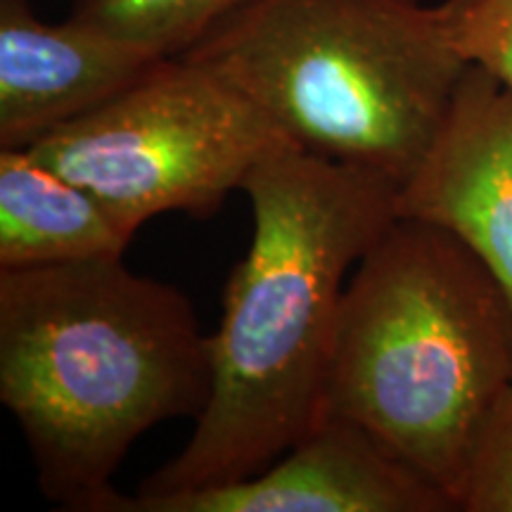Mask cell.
<instances>
[{
    "mask_svg": "<svg viewBox=\"0 0 512 512\" xmlns=\"http://www.w3.org/2000/svg\"><path fill=\"white\" fill-rule=\"evenodd\" d=\"M463 512H512V382L486 420L458 496Z\"/></svg>",
    "mask_w": 512,
    "mask_h": 512,
    "instance_id": "obj_12",
    "label": "cell"
},
{
    "mask_svg": "<svg viewBox=\"0 0 512 512\" xmlns=\"http://www.w3.org/2000/svg\"><path fill=\"white\" fill-rule=\"evenodd\" d=\"M396 216L448 230L512 304V91L470 64L444 124L399 188Z\"/></svg>",
    "mask_w": 512,
    "mask_h": 512,
    "instance_id": "obj_7",
    "label": "cell"
},
{
    "mask_svg": "<svg viewBox=\"0 0 512 512\" xmlns=\"http://www.w3.org/2000/svg\"><path fill=\"white\" fill-rule=\"evenodd\" d=\"M164 60L88 19L48 24L27 0H0V147H31L119 98Z\"/></svg>",
    "mask_w": 512,
    "mask_h": 512,
    "instance_id": "obj_8",
    "label": "cell"
},
{
    "mask_svg": "<svg viewBox=\"0 0 512 512\" xmlns=\"http://www.w3.org/2000/svg\"><path fill=\"white\" fill-rule=\"evenodd\" d=\"M437 486L356 422L328 418L266 470L223 486L155 496L110 491L93 512H448Z\"/></svg>",
    "mask_w": 512,
    "mask_h": 512,
    "instance_id": "obj_6",
    "label": "cell"
},
{
    "mask_svg": "<svg viewBox=\"0 0 512 512\" xmlns=\"http://www.w3.org/2000/svg\"><path fill=\"white\" fill-rule=\"evenodd\" d=\"M254 102L299 150L401 188L467 64L422 0H249L181 55Z\"/></svg>",
    "mask_w": 512,
    "mask_h": 512,
    "instance_id": "obj_4",
    "label": "cell"
},
{
    "mask_svg": "<svg viewBox=\"0 0 512 512\" xmlns=\"http://www.w3.org/2000/svg\"><path fill=\"white\" fill-rule=\"evenodd\" d=\"M439 12L460 57L512 91V0H444Z\"/></svg>",
    "mask_w": 512,
    "mask_h": 512,
    "instance_id": "obj_11",
    "label": "cell"
},
{
    "mask_svg": "<svg viewBox=\"0 0 512 512\" xmlns=\"http://www.w3.org/2000/svg\"><path fill=\"white\" fill-rule=\"evenodd\" d=\"M133 235L29 147H0V271L124 256Z\"/></svg>",
    "mask_w": 512,
    "mask_h": 512,
    "instance_id": "obj_9",
    "label": "cell"
},
{
    "mask_svg": "<svg viewBox=\"0 0 512 512\" xmlns=\"http://www.w3.org/2000/svg\"><path fill=\"white\" fill-rule=\"evenodd\" d=\"M249 0H79L74 17L178 57Z\"/></svg>",
    "mask_w": 512,
    "mask_h": 512,
    "instance_id": "obj_10",
    "label": "cell"
},
{
    "mask_svg": "<svg viewBox=\"0 0 512 512\" xmlns=\"http://www.w3.org/2000/svg\"><path fill=\"white\" fill-rule=\"evenodd\" d=\"M209 394L211 339L174 285L121 256L0 271V401L50 503L93 512L133 441Z\"/></svg>",
    "mask_w": 512,
    "mask_h": 512,
    "instance_id": "obj_2",
    "label": "cell"
},
{
    "mask_svg": "<svg viewBox=\"0 0 512 512\" xmlns=\"http://www.w3.org/2000/svg\"><path fill=\"white\" fill-rule=\"evenodd\" d=\"M29 150L136 235L169 211L209 219L256 166L299 147L238 88L178 55Z\"/></svg>",
    "mask_w": 512,
    "mask_h": 512,
    "instance_id": "obj_5",
    "label": "cell"
},
{
    "mask_svg": "<svg viewBox=\"0 0 512 512\" xmlns=\"http://www.w3.org/2000/svg\"><path fill=\"white\" fill-rule=\"evenodd\" d=\"M512 382V304L448 230L396 219L344 287L323 420L363 427L453 510Z\"/></svg>",
    "mask_w": 512,
    "mask_h": 512,
    "instance_id": "obj_3",
    "label": "cell"
},
{
    "mask_svg": "<svg viewBox=\"0 0 512 512\" xmlns=\"http://www.w3.org/2000/svg\"><path fill=\"white\" fill-rule=\"evenodd\" d=\"M242 190L254 233L209 335V401L143 496L242 482L318 430L344 278L396 219L399 195L375 171L304 150L266 159Z\"/></svg>",
    "mask_w": 512,
    "mask_h": 512,
    "instance_id": "obj_1",
    "label": "cell"
}]
</instances>
